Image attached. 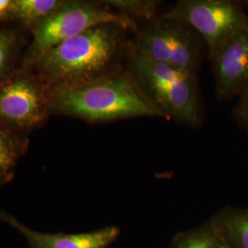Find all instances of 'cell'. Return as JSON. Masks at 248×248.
Returning <instances> with one entry per match:
<instances>
[{
    "mask_svg": "<svg viewBox=\"0 0 248 248\" xmlns=\"http://www.w3.org/2000/svg\"><path fill=\"white\" fill-rule=\"evenodd\" d=\"M51 113L89 124L143 117L168 120L143 92L129 66L83 87L54 92Z\"/></svg>",
    "mask_w": 248,
    "mask_h": 248,
    "instance_id": "cell-2",
    "label": "cell"
},
{
    "mask_svg": "<svg viewBox=\"0 0 248 248\" xmlns=\"http://www.w3.org/2000/svg\"><path fill=\"white\" fill-rule=\"evenodd\" d=\"M209 59L217 98L239 97L248 87V29L219 47Z\"/></svg>",
    "mask_w": 248,
    "mask_h": 248,
    "instance_id": "cell-8",
    "label": "cell"
},
{
    "mask_svg": "<svg viewBox=\"0 0 248 248\" xmlns=\"http://www.w3.org/2000/svg\"><path fill=\"white\" fill-rule=\"evenodd\" d=\"M204 41L186 22L163 15L146 22L132 42L153 61L196 74L202 62Z\"/></svg>",
    "mask_w": 248,
    "mask_h": 248,
    "instance_id": "cell-5",
    "label": "cell"
},
{
    "mask_svg": "<svg viewBox=\"0 0 248 248\" xmlns=\"http://www.w3.org/2000/svg\"><path fill=\"white\" fill-rule=\"evenodd\" d=\"M51 98L33 72L18 66L0 86V124L25 133L42 127L52 115Z\"/></svg>",
    "mask_w": 248,
    "mask_h": 248,
    "instance_id": "cell-7",
    "label": "cell"
},
{
    "mask_svg": "<svg viewBox=\"0 0 248 248\" xmlns=\"http://www.w3.org/2000/svg\"><path fill=\"white\" fill-rule=\"evenodd\" d=\"M0 220L24 235L28 248H107L115 242L121 233V229L113 225L75 234L40 232L28 228L16 217L5 212L0 213Z\"/></svg>",
    "mask_w": 248,
    "mask_h": 248,
    "instance_id": "cell-9",
    "label": "cell"
},
{
    "mask_svg": "<svg viewBox=\"0 0 248 248\" xmlns=\"http://www.w3.org/2000/svg\"><path fill=\"white\" fill-rule=\"evenodd\" d=\"M29 147L27 133L0 124V186L12 180L21 157Z\"/></svg>",
    "mask_w": 248,
    "mask_h": 248,
    "instance_id": "cell-11",
    "label": "cell"
},
{
    "mask_svg": "<svg viewBox=\"0 0 248 248\" xmlns=\"http://www.w3.org/2000/svg\"><path fill=\"white\" fill-rule=\"evenodd\" d=\"M101 3L125 17L146 22L156 18L162 5V1L158 0H108Z\"/></svg>",
    "mask_w": 248,
    "mask_h": 248,
    "instance_id": "cell-15",
    "label": "cell"
},
{
    "mask_svg": "<svg viewBox=\"0 0 248 248\" xmlns=\"http://www.w3.org/2000/svg\"><path fill=\"white\" fill-rule=\"evenodd\" d=\"M117 24H101L56 45L28 67L51 94L102 79L128 66L132 42ZM22 67V66H21Z\"/></svg>",
    "mask_w": 248,
    "mask_h": 248,
    "instance_id": "cell-1",
    "label": "cell"
},
{
    "mask_svg": "<svg viewBox=\"0 0 248 248\" xmlns=\"http://www.w3.org/2000/svg\"><path fill=\"white\" fill-rule=\"evenodd\" d=\"M101 24H117L135 33L140 29L136 20L119 14L104 4L65 0L59 9L31 30V42L19 66H30L56 45Z\"/></svg>",
    "mask_w": 248,
    "mask_h": 248,
    "instance_id": "cell-4",
    "label": "cell"
},
{
    "mask_svg": "<svg viewBox=\"0 0 248 248\" xmlns=\"http://www.w3.org/2000/svg\"><path fill=\"white\" fill-rule=\"evenodd\" d=\"M237 124L248 133V87L239 96V101L233 110Z\"/></svg>",
    "mask_w": 248,
    "mask_h": 248,
    "instance_id": "cell-16",
    "label": "cell"
},
{
    "mask_svg": "<svg viewBox=\"0 0 248 248\" xmlns=\"http://www.w3.org/2000/svg\"><path fill=\"white\" fill-rule=\"evenodd\" d=\"M169 248H226L211 220L177 234Z\"/></svg>",
    "mask_w": 248,
    "mask_h": 248,
    "instance_id": "cell-13",
    "label": "cell"
},
{
    "mask_svg": "<svg viewBox=\"0 0 248 248\" xmlns=\"http://www.w3.org/2000/svg\"><path fill=\"white\" fill-rule=\"evenodd\" d=\"M21 40L9 29H0V86L17 70Z\"/></svg>",
    "mask_w": 248,
    "mask_h": 248,
    "instance_id": "cell-14",
    "label": "cell"
},
{
    "mask_svg": "<svg viewBox=\"0 0 248 248\" xmlns=\"http://www.w3.org/2000/svg\"><path fill=\"white\" fill-rule=\"evenodd\" d=\"M63 2L64 0H12L9 20L18 21L31 31L59 9Z\"/></svg>",
    "mask_w": 248,
    "mask_h": 248,
    "instance_id": "cell-12",
    "label": "cell"
},
{
    "mask_svg": "<svg viewBox=\"0 0 248 248\" xmlns=\"http://www.w3.org/2000/svg\"><path fill=\"white\" fill-rule=\"evenodd\" d=\"M162 15L192 27L207 45L209 55L248 29V14L239 1L179 0Z\"/></svg>",
    "mask_w": 248,
    "mask_h": 248,
    "instance_id": "cell-6",
    "label": "cell"
},
{
    "mask_svg": "<svg viewBox=\"0 0 248 248\" xmlns=\"http://www.w3.org/2000/svg\"><path fill=\"white\" fill-rule=\"evenodd\" d=\"M12 0H0V22L9 20V10Z\"/></svg>",
    "mask_w": 248,
    "mask_h": 248,
    "instance_id": "cell-17",
    "label": "cell"
},
{
    "mask_svg": "<svg viewBox=\"0 0 248 248\" xmlns=\"http://www.w3.org/2000/svg\"><path fill=\"white\" fill-rule=\"evenodd\" d=\"M226 248H248V208L225 207L210 219Z\"/></svg>",
    "mask_w": 248,
    "mask_h": 248,
    "instance_id": "cell-10",
    "label": "cell"
},
{
    "mask_svg": "<svg viewBox=\"0 0 248 248\" xmlns=\"http://www.w3.org/2000/svg\"><path fill=\"white\" fill-rule=\"evenodd\" d=\"M245 3H246V5H247V6H248V1H246V2H245Z\"/></svg>",
    "mask_w": 248,
    "mask_h": 248,
    "instance_id": "cell-18",
    "label": "cell"
},
{
    "mask_svg": "<svg viewBox=\"0 0 248 248\" xmlns=\"http://www.w3.org/2000/svg\"><path fill=\"white\" fill-rule=\"evenodd\" d=\"M128 66L151 101L166 115L198 128L202 122V106L197 76L153 61L130 48Z\"/></svg>",
    "mask_w": 248,
    "mask_h": 248,
    "instance_id": "cell-3",
    "label": "cell"
}]
</instances>
